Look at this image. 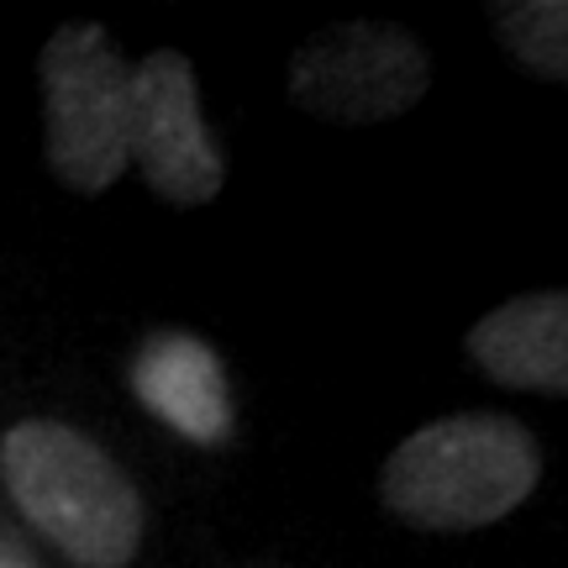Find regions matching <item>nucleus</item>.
<instances>
[{
  "label": "nucleus",
  "instance_id": "7",
  "mask_svg": "<svg viewBox=\"0 0 568 568\" xmlns=\"http://www.w3.org/2000/svg\"><path fill=\"white\" fill-rule=\"evenodd\" d=\"M464 347L489 385L568 395V295L542 290L495 305L468 326Z\"/></svg>",
  "mask_w": 568,
  "mask_h": 568
},
{
  "label": "nucleus",
  "instance_id": "1",
  "mask_svg": "<svg viewBox=\"0 0 568 568\" xmlns=\"http://www.w3.org/2000/svg\"><path fill=\"white\" fill-rule=\"evenodd\" d=\"M542 485V443L516 416L464 410L410 432L385 458L379 495L416 531H479Z\"/></svg>",
  "mask_w": 568,
  "mask_h": 568
},
{
  "label": "nucleus",
  "instance_id": "4",
  "mask_svg": "<svg viewBox=\"0 0 568 568\" xmlns=\"http://www.w3.org/2000/svg\"><path fill=\"white\" fill-rule=\"evenodd\" d=\"M426 84V48L389 21H343L290 59V101L337 126L395 122L422 101Z\"/></svg>",
  "mask_w": 568,
  "mask_h": 568
},
{
  "label": "nucleus",
  "instance_id": "8",
  "mask_svg": "<svg viewBox=\"0 0 568 568\" xmlns=\"http://www.w3.org/2000/svg\"><path fill=\"white\" fill-rule=\"evenodd\" d=\"M495 38L537 80H568V6L564 0H506L489 6Z\"/></svg>",
  "mask_w": 568,
  "mask_h": 568
},
{
  "label": "nucleus",
  "instance_id": "6",
  "mask_svg": "<svg viewBox=\"0 0 568 568\" xmlns=\"http://www.w3.org/2000/svg\"><path fill=\"white\" fill-rule=\"evenodd\" d=\"M132 389L148 416H159L163 426H174L180 437L201 447H222L237 426L216 347H205L201 337L174 332V326L153 332L132 353Z\"/></svg>",
  "mask_w": 568,
  "mask_h": 568
},
{
  "label": "nucleus",
  "instance_id": "2",
  "mask_svg": "<svg viewBox=\"0 0 568 568\" xmlns=\"http://www.w3.org/2000/svg\"><path fill=\"white\" fill-rule=\"evenodd\" d=\"M17 510L80 568H126L142 548V495L126 468L63 422H17L0 437Z\"/></svg>",
  "mask_w": 568,
  "mask_h": 568
},
{
  "label": "nucleus",
  "instance_id": "3",
  "mask_svg": "<svg viewBox=\"0 0 568 568\" xmlns=\"http://www.w3.org/2000/svg\"><path fill=\"white\" fill-rule=\"evenodd\" d=\"M48 163L74 195H105L126 174V90L132 69L101 21H63L42 42Z\"/></svg>",
  "mask_w": 568,
  "mask_h": 568
},
{
  "label": "nucleus",
  "instance_id": "5",
  "mask_svg": "<svg viewBox=\"0 0 568 568\" xmlns=\"http://www.w3.org/2000/svg\"><path fill=\"white\" fill-rule=\"evenodd\" d=\"M126 159H138L142 180L163 205H211L222 195V148L205 132L195 69L174 48H159L132 69Z\"/></svg>",
  "mask_w": 568,
  "mask_h": 568
}]
</instances>
